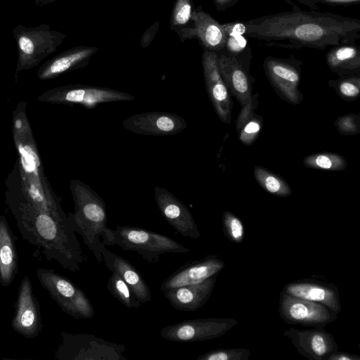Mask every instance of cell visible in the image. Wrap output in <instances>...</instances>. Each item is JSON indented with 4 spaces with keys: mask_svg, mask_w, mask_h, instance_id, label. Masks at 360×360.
Masks as SVG:
<instances>
[{
    "mask_svg": "<svg viewBox=\"0 0 360 360\" xmlns=\"http://www.w3.org/2000/svg\"><path fill=\"white\" fill-rule=\"evenodd\" d=\"M291 5L290 11L244 21L246 37L271 47L322 50L354 43L360 38V21L356 18L316 10L304 11Z\"/></svg>",
    "mask_w": 360,
    "mask_h": 360,
    "instance_id": "1",
    "label": "cell"
},
{
    "mask_svg": "<svg viewBox=\"0 0 360 360\" xmlns=\"http://www.w3.org/2000/svg\"><path fill=\"white\" fill-rule=\"evenodd\" d=\"M22 238L35 245L45 258L72 272L80 270L86 256L75 235L70 216L53 214L5 193Z\"/></svg>",
    "mask_w": 360,
    "mask_h": 360,
    "instance_id": "2",
    "label": "cell"
},
{
    "mask_svg": "<svg viewBox=\"0 0 360 360\" xmlns=\"http://www.w3.org/2000/svg\"><path fill=\"white\" fill-rule=\"evenodd\" d=\"M26 106L25 101H20L12 114V136L18 158L6 180V193L41 210L65 217L68 214L45 174Z\"/></svg>",
    "mask_w": 360,
    "mask_h": 360,
    "instance_id": "3",
    "label": "cell"
},
{
    "mask_svg": "<svg viewBox=\"0 0 360 360\" xmlns=\"http://www.w3.org/2000/svg\"><path fill=\"white\" fill-rule=\"evenodd\" d=\"M75 212L69 213L75 231L80 234L84 244L96 261L103 262L102 251L113 245L114 230L107 226L105 203L89 186L79 179L70 181Z\"/></svg>",
    "mask_w": 360,
    "mask_h": 360,
    "instance_id": "4",
    "label": "cell"
},
{
    "mask_svg": "<svg viewBox=\"0 0 360 360\" xmlns=\"http://www.w3.org/2000/svg\"><path fill=\"white\" fill-rule=\"evenodd\" d=\"M17 43L18 60L15 77L22 71L32 69L61 45L66 34L53 30L47 24L34 27L18 25L13 30Z\"/></svg>",
    "mask_w": 360,
    "mask_h": 360,
    "instance_id": "5",
    "label": "cell"
},
{
    "mask_svg": "<svg viewBox=\"0 0 360 360\" xmlns=\"http://www.w3.org/2000/svg\"><path fill=\"white\" fill-rule=\"evenodd\" d=\"M114 245L124 250L135 251L152 264L159 262L164 254L189 252L188 248L167 236L129 226H117L114 230Z\"/></svg>",
    "mask_w": 360,
    "mask_h": 360,
    "instance_id": "6",
    "label": "cell"
},
{
    "mask_svg": "<svg viewBox=\"0 0 360 360\" xmlns=\"http://www.w3.org/2000/svg\"><path fill=\"white\" fill-rule=\"evenodd\" d=\"M37 277L61 310L77 319H91L94 307L84 293L68 278L53 269L39 268Z\"/></svg>",
    "mask_w": 360,
    "mask_h": 360,
    "instance_id": "7",
    "label": "cell"
},
{
    "mask_svg": "<svg viewBox=\"0 0 360 360\" xmlns=\"http://www.w3.org/2000/svg\"><path fill=\"white\" fill-rule=\"evenodd\" d=\"M134 96L117 89L84 84H68L50 89L37 101L51 104L80 105L93 109L98 105L117 101H133Z\"/></svg>",
    "mask_w": 360,
    "mask_h": 360,
    "instance_id": "8",
    "label": "cell"
},
{
    "mask_svg": "<svg viewBox=\"0 0 360 360\" xmlns=\"http://www.w3.org/2000/svg\"><path fill=\"white\" fill-rule=\"evenodd\" d=\"M123 345L108 342L94 335L61 333L56 358L64 360H126Z\"/></svg>",
    "mask_w": 360,
    "mask_h": 360,
    "instance_id": "9",
    "label": "cell"
},
{
    "mask_svg": "<svg viewBox=\"0 0 360 360\" xmlns=\"http://www.w3.org/2000/svg\"><path fill=\"white\" fill-rule=\"evenodd\" d=\"M237 324V320L229 318L189 319L164 327L160 335L175 342L204 341L223 335Z\"/></svg>",
    "mask_w": 360,
    "mask_h": 360,
    "instance_id": "10",
    "label": "cell"
},
{
    "mask_svg": "<svg viewBox=\"0 0 360 360\" xmlns=\"http://www.w3.org/2000/svg\"><path fill=\"white\" fill-rule=\"evenodd\" d=\"M302 62L293 56L288 59L266 57L263 63L265 75L277 94L287 102L297 105L303 99L298 89Z\"/></svg>",
    "mask_w": 360,
    "mask_h": 360,
    "instance_id": "11",
    "label": "cell"
},
{
    "mask_svg": "<svg viewBox=\"0 0 360 360\" xmlns=\"http://www.w3.org/2000/svg\"><path fill=\"white\" fill-rule=\"evenodd\" d=\"M278 312L281 318L290 325L325 327L335 321L338 314L325 305L281 292Z\"/></svg>",
    "mask_w": 360,
    "mask_h": 360,
    "instance_id": "12",
    "label": "cell"
},
{
    "mask_svg": "<svg viewBox=\"0 0 360 360\" xmlns=\"http://www.w3.org/2000/svg\"><path fill=\"white\" fill-rule=\"evenodd\" d=\"M202 65L206 90L210 102L219 117L224 123L232 120L233 102L229 89L221 75L218 65V54L204 50Z\"/></svg>",
    "mask_w": 360,
    "mask_h": 360,
    "instance_id": "13",
    "label": "cell"
},
{
    "mask_svg": "<svg viewBox=\"0 0 360 360\" xmlns=\"http://www.w3.org/2000/svg\"><path fill=\"white\" fill-rule=\"evenodd\" d=\"M181 42L196 39L205 50L216 52L224 48L226 33L217 22L199 6L193 12L190 23L176 31Z\"/></svg>",
    "mask_w": 360,
    "mask_h": 360,
    "instance_id": "14",
    "label": "cell"
},
{
    "mask_svg": "<svg viewBox=\"0 0 360 360\" xmlns=\"http://www.w3.org/2000/svg\"><path fill=\"white\" fill-rule=\"evenodd\" d=\"M11 326L16 333L29 339L38 336L42 328L39 304L27 276L22 278L19 286Z\"/></svg>",
    "mask_w": 360,
    "mask_h": 360,
    "instance_id": "15",
    "label": "cell"
},
{
    "mask_svg": "<svg viewBox=\"0 0 360 360\" xmlns=\"http://www.w3.org/2000/svg\"><path fill=\"white\" fill-rule=\"evenodd\" d=\"M283 335L302 356L309 360H328L338 349L333 336L324 327L305 330L291 327Z\"/></svg>",
    "mask_w": 360,
    "mask_h": 360,
    "instance_id": "16",
    "label": "cell"
},
{
    "mask_svg": "<svg viewBox=\"0 0 360 360\" xmlns=\"http://www.w3.org/2000/svg\"><path fill=\"white\" fill-rule=\"evenodd\" d=\"M124 127L136 134L148 136L175 135L187 127L181 116L168 112H148L136 114L122 122Z\"/></svg>",
    "mask_w": 360,
    "mask_h": 360,
    "instance_id": "17",
    "label": "cell"
},
{
    "mask_svg": "<svg viewBox=\"0 0 360 360\" xmlns=\"http://www.w3.org/2000/svg\"><path fill=\"white\" fill-rule=\"evenodd\" d=\"M155 200L162 215L181 235L193 239L201 234L188 208L172 193L162 187H155Z\"/></svg>",
    "mask_w": 360,
    "mask_h": 360,
    "instance_id": "18",
    "label": "cell"
},
{
    "mask_svg": "<svg viewBox=\"0 0 360 360\" xmlns=\"http://www.w3.org/2000/svg\"><path fill=\"white\" fill-rule=\"evenodd\" d=\"M225 263L214 255L187 262L166 278L160 285L162 292L175 287L198 283L219 274Z\"/></svg>",
    "mask_w": 360,
    "mask_h": 360,
    "instance_id": "19",
    "label": "cell"
},
{
    "mask_svg": "<svg viewBox=\"0 0 360 360\" xmlns=\"http://www.w3.org/2000/svg\"><path fill=\"white\" fill-rule=\"evenodd\" d=\"M98 50L96 46L83 45L66 50L41 64L37 70V77L41 80L51 79L84 68Z\"/></svg>",
    "mask_w": 360,
    "mask_h": 360,
    "instance_id": "20",
    "label": "cell"
},
{
    "mask_svg": "<svg viewBox=\"0 0 360 360\" xmlns=\"http://www.w3.org/2000/svg\"><path fill=\"white\" fill-rule=\"evenodd\" d=\"M221 75L232 94L243 107L253 101L252 82L247 68L236 57L228 53L218 55Z\"/></svg>",
    "mask_w": 360,
    "mask_h": 360,
    "instance_id": "21",
    "label": "cell"
},
{
    "mask_svg": "<svg viewBox=\"0 0 360 360\" xmlns=\"http://www.w3.org/2000/svg\"><path fill=\"white\" fill-rule=\"evenodd\" d=\"M218 274L198 283L167 289L162 293L174 309L185 311H196L208 301Z\"/></svg>",
    "mask_w": 360,
    "mask_h": 360,
    "instance_id": "22",
    "label": "cell"
},
{
    "mask_svg": "<svg viewBox=\"0 0 360 360\" xmlns=\"http://www.w3.org/2000/svg\"><path fill=\"white\" fill-rule=\"evenodd\" d=\"M281 292L322 304L338 314L341 311L339 290L333 284L302 280L285 285Z\"/></svg>",
    "mask_w": 360,
    "mask_h": 360,
    "instance_id": "23",
    "label": "cell"
},
{
    "mask_svg": "<svg viewBox=\"0 0 360 360\" xmlns=\"http://www.w3.org/2000/svg\"><path fill=\"white\" fill-rule=\"evenodd\" d=\"M102 257L107 268L111 272L115 271L120 276L141 304L151 300L149 286L139 271L129 261L108 250L106 248L102 251Z\"/></svg>",
    "mask_w": 360,
    "mask_h": 360,
    "instance_id": "24",
    "label": "cell"
},
{
    "mask_svg": "<svg viewBox=\"0 0 360 360\" xmlns=\"http://www.w3.org/2000/svg\"><path fill=\"white\" fill-rule=\"evenodd\" d=\"M18 271L15 238L4 216H0V284L9 286Z\"/></svg>",
    "mask_w": 360,
    "mask_h": 360,
    "instance_id": "25",
    "label": "cell"
},
{
    "mask_svg": "<svg viewBox=\"0 0 360 360\" xmlns=\"http://www.w3.org/2000/svg\"><path fill=\"white\" fill-rule=\"evenodd\" d=\"M329 69L339 76L359 75L360 51L354 43L333 46L326 54Z\"/></svg>",
    "mask_w": 360,
    "mask_h": 360,
    "instance_id": "26",
    "label": "cell"
},
{
    "mask_svg": "<svg viewBox=\"0 0 360 360\" xmlns=\"http://www.w3.org/2000/svg\"><path fill=\"white\" fill-rule=\"evenodd\" d=\"M226 33L224 48L226 53L236 57L245 66L251 59V50L245 35L244 21L236 20L223 23Z\"/></svg>",
    "mask_w": 360,
    "mask_h": 360,
    "instance_id": "27",
    "label": "cell"
},
{
    "mask_svg": "<svg viewBox=\"0 0 360 360\" xmlns=\"http://www.w3.org/2000/svg\"><path fill=\"white\" fill-rule=\"evenodd\" d=\"M253 174L259 185L269 193L278 197L291 195L292 189L281 176L262 166H255Z\"/></svg>",
    "mask_w": 360,
    "mask_h": 360,
    "instance_id": "28",
    "label": "cell"
},
{
    "mask_svg": "<svg viewBox=\"0 0 360 360\" xmlns=\"http://www.w3.org/2000/svg\"><path fill=\"white\" fill-rule=\"evenodd\" d=\"M304 165L308 167L326 171H342L347 162L344 157L336 153L324 152L311 154L303 159Z\"/></svg>",
    "mask_w": 360,
    "mask_h": 360,
    "instance_id": "29",
    "label": "cell"
},
{
    "mask_svg": "<svg viewBox=\"0 0 360 360\" xmlns=\"http://www.w3.org/2000/svg\"><path fill=\"white\" fill-rule=\"evenodd\" d=\"M107 289L118 301L129 309L138 308L141 304L130 287L115 271H112V275L108 280Z\"/></svg>",
    "mask_w": 360,
    "mask_h": 360,
    "instance_id": "30",
    "label": "cell"
},
{
    "mask_svg": "<svg viewBox=\"0 0 360 360\" xmlns=\"http://www.w3.org/2000/svg\"><path fill=\"white\" fill-rule=\"evenodd\" d=\"M328 85L335 90L342 99L356 100L360 94L359 75L342 76L336 80H329Z\"/></svg>",
    "mask_w": 360,
    "mask_h": 360,
    "instance_id": "31",
    "label": "cell"
},
{
    "mask_svg": "<svg viewBox=\"0 0 360 360\" xmlns=\"http://www.w3.org/2000/svg\"><path fill=\"white\" fill-rule=\"evenodd\" d=\"M194 10L192 0H175L171 13L170 30L176 31L187 26Z\"/></svg>",
    "mask_w": 360,
    "mask_h": 360,
    "instance_id": "32",
    "label": "cell"
},
{
    "mask_svg": "<svg viewBox=\"0 0 360 360\" xmlns=\"http://www.w3.org/2000/svg\"><path fill=\"white\" fill-rule=\"evenodd\" d=\"M262 125V117L252 112L237 129L240 141L244 145H252L258 138Z\"/></svg>",
    "mask_w": 360,
    "mask_h": 360,
    "instance_id": "33",
    "label": "cell"
},
{
    "mask_svg": "<svg viewBox=\"0 0 360 360\" xmlns=\"http://www.w3.org/2000/svg\"><path fill=\"white\" fill-rule=\"evenodd\" d=\"M223 230L226 236L232 242L240 243L244 238L242 221L233 213L225 211L222 215Z\"/></svg>",
    "mask_w": 360,
    "mask_h": 360,
    "instance_id": "34",
    "label": "cell"
},
{
    "mask_svg": "<svg viewBox=\"0 0 360 360\" xmlns=\"http://www.w3.org/2000/svg\"><path fill=\"white\" fill-rule=\"evenodd\" d=\"M250 355L245 348L219 349L206 352L196 360H248Z\"/></svg>",
    "mask_w": 360,
    "mask_h": 360,
    "instance_id": "35",
    "label": "cell"
},
{
    "mask_svg": "<svg viewBox=\"0 0 360 360\" xmlns=\"http://www.w3.org/2000/svg\"><path fill=\"white\" fill-rule=\"evenodd\" d=\"M334 124L343 135H355L360 131V119L356 115L341 116L336 120Z\"/></svg>",
    "mask_w": 360,
    "mask_h": 360,
    "instance_id": "36",
    "label": "cell"
},
{
    "mask_svg": "<svg viewBox=\"0 0 360 360\" xmlns=\"http://www.w3.org/2000/svg\"><path fill=\"white\" fill-rule=\"evenodd\" d=\"M302 4L309 7L311 10L318 8V4L330 6H349L359 4L360 0H297Z\"/></svg>",
    "mask_w": 360,
    "mask_h": 360,
    "instance_id": "37",
    "label": "cell"
},
{
    "mask_svg": "<svg viewBox=\"0 0 360 360\" xmlns=\"http://www.w3.org/2000/svg\"><path fill=\"white\" fill-rule=\"evenodd\" d=\"M159 22H154L143 32L141 38V45L143 48H146L153 41L159 29Z\"/></svg>",
    "mask_w": 360,
    "mask_h": 360,
    "instance_id": "38",
    "label": "cell"
},
{
    "mask_svg": "<svg viewBox=\"0 0 360 360\" xmlns=\"http://www.w3.org/2000/svg\"><path fill=\"white\" fill-rule=\"evenodd\" d=\"M360 356L356 354H352L347 352H339L338 350L333 352L328 359V360H359Z\"/></svg>",
    "mask_w": 360,
    "mask_h": 360,
    "instance_id": "39",
    "label": "cell"
},
{
    "mask_svg": "<svg viewBox=\"0 0 360 360\" xmlns=\"http://www.w3.org/2000/svg\"><path fill=\"white\" fill-rule=\"evenodd\" d=\"M239 0H214L218 11H223L235 5Z\"/></svg>",
    "mask_w": 360,
    "mask_h": 360,
    "instance_id": "40",
    "label": "cell"
},
{
    "mask_svg": "<svg viewBox=\"0 0 360 360\" xmlns=\"http://www.w3.org/2000/svg\"><path fill=\"white\" fill-rule=\"evenodd\" d=\"M56 0H34L35 1V4L38 6H44V5H47L50 3H52L53 1H55Z\"/></svg>",
    "mask_w": 360,
    "mask_h": 360,
    "instance_id": "41",
    "label": "cell"
}]
</instances>
